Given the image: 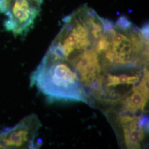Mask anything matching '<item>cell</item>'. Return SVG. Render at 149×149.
<instances>
[{"label": "cell", "instance_id": "6da1fadb", "mask_svg": "<svg viewBox=\"0 0 149 149\" xmlns=\"http://www.w3.org/2000/svg\"><path fill=\"white\" fill-rule=\"evenodd\" d=\"M31 86L36 87L50 102H81L89 104L74 66L48 51L31 74Z\"/></svg>", "mask_w": 149, "mask_h": 149}, {"label": "cell", "instance_id": "7a4b0ae2", "mask_svg": "<svg viewBox=\"0 0 149 149\" xmlns=\"http://www.w3.org/2000/svg\"><path fill=\"white\" fill-rule=\"evenodd\" d=\"M42 124L33 114L24 118L12 128L0 133V149H35L41 142L36 141Z\"/></svg>", "mask_w": 149, "mask_h": 149}]
</instances>
